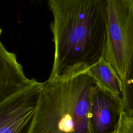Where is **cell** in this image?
I'll return each mask as SVG.
<instances>
[{
	"instance_id": "ba28073f",
	"label": "cell",
	"mask_w": 133,
	"mask_h": 133,
	"mask_svg": "<svg viewBox=\"0 0 133 133\" xmlns=\"http://www.w3.org/2000/svg\"><path fill=\"white\" fill-rule=\"evenodd\" d=\"M122 86L123 113L126 116L133 118V55Z\"/></svg>"
},
{
	"instance_id": "6da1fadb",
	"label": "cell",
	"mask_w": 133,
	"mask_h": 133,
	"mask_svg": "<svg viewBox=\"0 0 133 133\" xmlns=\"http://www.w3.org/2000/svg\"><path fill=\"white\" fill-rule=\"evenodd\" d=\"M54 58L47 80L82 73L103 57L107 41L104 0H50Z\"/></svg>"
},
{
	"instance_id": "3957f363",
	"label": "cell",
	"mask_w": 133,
	"mask_h": 133,
	"mask_svg": "<svg viewBox=\"0 0 133 133\" xmlns=\"http://www.w3.org/2000/svg\"><path fill=\"white\" fill-rule=\"evenodd\" d=\"M107 41L103 58L122 83L133 55V0H104Z\"/></svg>"
},
{
	"instance_id": "30bf717a",
	"label": "cell",
	"mask_w": 133,
	"mask_h": 133,
	"mask_svg": "<svg viewBox=\"0 0 133 133\" xmlns=\"http://www.w3.org/2000/svg\"><path fill=\"white\" fill-rule=\"evenodd\" d=\"M48 1H50V0H48Z\"/></svg>"
},
{
	"instance_id": "52a82bcc",
	"label": "cell",
	"mask_w": 133,
	"mask_h": 133,
	"mask_svg": "<svg viewBox=\"0 0 133 133\" xmlns=\"http://www.w3.org/2000/svg\"><path fill=\"white\" fill-rule=\"evenodd\" d=\"M91 76L101 88L122 98L123 86L116 71L103 57L86 72Z\"/></svg>"
},
{
	"instance_id": "8992f818",
	"label": "cell",
	"mask_w": 133,
	"mask_h": 133,
	"mask_svg": "<svg viewBox=\"0 0 133 133\" xmlns=\"http://www.w3.org/2000/svg\"><path fill=\"white\" fill-rule=\"evenodd\" d=\"M25 75L16 55L0 43V100L31 83Z\"/></svg>"
},
{
	"instance_id": "277c9868",
	"label": "cell",
	"mask_w": 133,
	"mask_h": 133,
	"mask_svg": "<svg viewBox=\"0 0 133 133\" xmlns=\"http://www.w3.org/2000/svg\"><path fill=\"white\" fill-rule=\"evenodd\" d=\"M44 82L31 83L0 100V133H25L35 113Z\"/></svg>"
},
{
	"instance_id": "5b68a950",
	"label": "cell",
	"mask_w": 133,
	"mask_h": 133,
	"mask_svg": "<svg viewBox=\"0 0 133 133\" xmlns=\"http://www.w3.org/2000/svg\"><path fill=\"white\" fill-rule=\"evenodd\" d=\"M122 114L121 97L105 90L97 84L90 98L91 133H119Z\"/></svg>"
},
{
	"instance_id": "9c48e42d",
	"label": "cell",
	"mask_w": 133,
	"mask_h": 133,
	"mask_svg": "<svg viewBox=\"0 0 133 133\" xmlns=\"http://www.w3.org/2000/svg\"><path fill=\"white\" fill-rule=\"evenodd\" d=\"M119 133H133V118L126 116L123 113Z\"/></svg>"
},
{
	"instance_id": "7a4b0ae2",
	"label": "cell",
	"mask_w": 133,
	"mask_h": 133,
	"mask_svg": "<svg viewBox=\"0 0 133 133\" xmlns=\"http://www.w3.org/2000/svg\"><path fill=\"white\" fill-rule=\"evenodd\" d=\"M96 85L87 73L65 80H47L38 98L37 123L47 133H91L90 98Z\"/></svg>"
}]
</instances>
